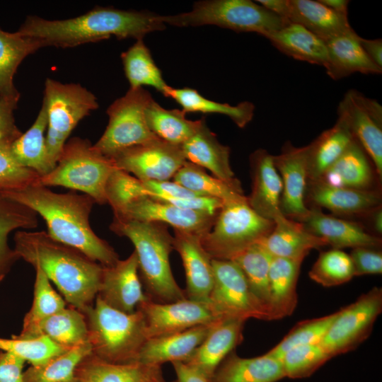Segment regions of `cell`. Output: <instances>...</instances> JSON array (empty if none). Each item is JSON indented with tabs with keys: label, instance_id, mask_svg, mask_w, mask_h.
<instances>
[{
	"label": "cell",
	"instance_id": "obj_11",
	"mask_svg": "<svg viewBox=\"0 0 382 382\" xmlns=\"http://www.w3.org/2000/svg\"><path fill=\"white\" fill-rule=\"evenodd\" d=\"M212 264L214 283L209 305L217 317L272 320L236 262L212 259Z\"/></svg>",
	"mask_w": 382,
	"mask_h": 382
},
{
	"label": "cell",
	"instance_id": "obj_10",
	"mask_svg": "<svg viewBox=\"0 0 382 382\" xmlns=\"http://www.w3.org/2000/svg\"><path fill=\"white\" fill-rule=\"evenodd\" d=\"M152 96L142 88H129L108 108V126L93 148L112 158L120 152L159 139L149 129L145 111Z\"/></svg>",
	"mask_w": 382,
	"mask_h": 382
},
{
	"label": "cell",
	"instance_id": "obj_54",
	"mask_svg": "<svg viewBox=\"0 0 382 382\" xmlns=\"http://www.w3.org/2000/svg\"><path fill=\"white\" fill-rule=\"evenodd\" d=\"M152 199H157L182 209L209 212L211 214H218L224 204V202L219 199L205 196H198L187 198Z\"/></svg>",
	"mask_w": 382,
	"mask_h": 382
},
{
	"label": "cell",
	"instance_id": "obj_42",
	"mask_svg": "<svg viewBox=\"0 0 382 382\" xmlns=\"http://www.w3.org/2000/svg\"><path fill=\"white\" fill-rule=\"evenodd\" d=\"M91 354V346L88 340L42 364L32 366L23 373V382H78L75 377L76 367Z\"/></svg>",
	"mask_w": 382,
	"mask_h": 382
},
{
	"label": "cell",
	"instance_id": "obj_28",
	"mask_svg": "<svg viewBox=\"0 0 382 382\" xmlns=\"http://www.w3.org/2000/svg\"><path fill=\"white\" fill-rule=\"evenodd\" d=\"M285 19L302 25L325 42L354 30L347 15L335 12L319 0H287Z\"/></svg>",
	"mask_w": 382,
	"mask_h": 382
},
{
	"label": "cell",
	"instance_id": "obj_5",
	"mask_svg": "<svg viewBox=\"0 0 382 382\" xmlns=\"http://www.w3.org/2000/svg\"><path fill=\"white\" fill-rule=\"evenodd\" d=\"M83 313L93 355L115 364L137 361L147 340L146 324L140 310L126 313L109 306L96 296L95 303Z\"/></svg>",
	"mask_w": 382,
	"mask_h": 382
},
{
	"label": "cell",
	"instance_id": "obj_26",
	"mask_svg": "<svg viewBox=\"0 0 382 382\" xmlns=\"http://www.w3.org/2000/svg\"><path fill=\"white\" fill-rule=\"evenodd\" d=\"M258 244L273 257L301 261L311 250L328 245L323 238L308 232L301 223L284 215L274 221L272 232Z\"/></svg>",
	"mask_w": 382,
	"mask_h": 382
},
{
	"label": "cell",
	"instance_id": "obj_55",
	"mask_svg": "<svg viewBox=\"0 0 382 382\" xmlns=\"http://www.w3.org/2000/svg\"><path fill=\"white\" fill-rule=\"evenodd\" d=\"M16 105L0 98V142L12 143L22 134L15 124L13 110Z\"/></svg>",
	"mask_w": 382,
	"mask_h": 382
},
{
	"label": "cell",
	"instance_id": "obj_32",
	"mask_svg": "<svg viewBox=\"0 0 382 382\" xmlns=\"http://www.w3.org/2000/svg\"><path fill=\"white\" fill-rule=\"evenodd\" d=\"M42 47L37 39L0 28V98L18 103L20 94L13 84L16 70L26 57Z\"/></svg>",
	"mask_w": 382,
	"mask_h": 382
},
{
	"label": "cell",
	"instance_id": "obj_47",
	"mask_svg": "<svg viewBox=\"0 0 382 382\" xmlns=\"http://www.w3.org/2000/svg\"><path fill=\"white\" fill-rule=\"evenodd\" d=\"M338 311L299 323L274 347L266 354L279 360L291 349L307 345L320 344Z\"/></svg>",
	"mask_w": 382,
	"mask_h": 382
},
{
	"label": "cell",
	"instance_id": "obj_6",
	"mask_svg": "<svg viewBox=\"0 0 382 382\" xmlns=\"http://www.w3.org/2000/svg\"><path fill=\"white\" fill-rule=\"evenodd\" d=\"M162 20L173 26L212 25L236 32L255 33L265 37L289 23L250 0L200 1L190 11L162 16Z\"/></svg>",
	"mask_w": 382,
	"mask_h": 382
},
{
	"label": "cell",
	"instance_id": "obj_23",
	"mask_svg": "<svg viewBox=\"0 0 382 382\" xmlns=\"http://www.w3.org/2000/svg\"><path fill=\"white\" fill-rule=\"evenodd\" d=\"M300 223L313 235L323 238L334 249L368 247L379 248L382 241L369 233L359 223L324 214L321 209L311 207Z\"/></svg>",
	"mask_w": 382,
	"mask_h": 382
},
{
	"label": "cell",
	"instance_id": "obj_56",
	"mask_svg": "<svg viewBox=\"0 0 382 382\" xmlns=\"http://www.w3.org/2000/svg\"><path fill=\"white\" fill-rule=\"evenodd\" d=\"M25 361L13 353L0 351V382H23Z\"/></svg>",
	"mask_w": 382,
	"mask_h": 382
},
{
	"label": "cell",
	"instance_id": "obj_16",
	"mask_svg": "<svg viewBox=\"0 0 382 382\" xmlns=\"http://www.w3.org/2000/svg\"><path fill=\"white\" fill-rule=\"evenodd\" d=\"M273 161L282 183L280 209L282 214L301 222L309 214L305 202L308 180L307 147H296L286 141Z\"/></svg>",
	"mask_w": 382,
	"mask_h": 382
},
{
	"label": "cell",
	"instance_id": "obj_17",
	"mask_svg": "<svg viewBox=\"0 0 382 382\" xmlns=\"http://www.w3.org/2000/svg\"><path fill=\"white\" fill-rule=\"evenodd\" d=\"M97 296L109 306L126 313L135 312L140 303L149 299L139 276L134 251L125 260H118L111 266H103Z\"/></svg>",
	"mask_w": 382,
	"mask_h": 382
},
{
	"label": "cell",
	"instance_id": "obj_14",
	"mask_svg": "<svg viewBox=\"0 0 382 382\" xmlns=\"http://www.w3.org/2000/svg\"><path fill=\"white\" fill-rule=\"evenodd\" d=\"M112 159L142 182L170 180L186 161L180 146L161 139L128 148Z\"/></svg>",
	"mask_w": 382,
	"mask_h": 382
},
{
	"label": "cell",
	"instance_id": "obj_50",
	"mask_svg": "<svg viewBox=\"0 0 382 382\" xmlns=\"http://www.w3.org/2000/svg\"><path fill=\"white\" fill-rule=\"evenodd\" d=\"M332 357L319 345H301L286 352L280 361L286 377L310 376Z\"/></svg>",
	"mask_w": 382,
	"mask_h": 382
},
{
	"label": "cell",
	"instance_id": "obj_52",
	"mask_svg": "<svg viewBox=\"0 0 382 382\" xmlns=\"http://www.w3.org/2000/svg\"><path fill=\"white\" fill-rule=\"evenodd\" d=\"M349 257L353 265L354 277L382 273V253L379 249L354 248H352Z\"/></svg>",
	"mask_w": 382,
	"mask_h": 382
},
{
	"label": "cell",
	"instance_id": "obj_61",
	"mask_svg": "<svg viewBox=\"0 0 382 382\" xmlns=\"http://www.w3.org/2000/svg\"><path fill=\"white\" fill-rule=\"evenodd\" d=\"M322 4L329 8L339 13L347 15L348 0H319Z\"/></svg>",
	"mask_w": 382,
	"mask_h": 382
},
{
	"label": "cell",
	"instance_id": "obj_4",
	"mask_svg": "<svg viewBox=\"0 0 382 382\" xmlns=\"http://www.w3.org/2000/svg\"><path fill=\"white\" fill-rule=\"evenodd\" d=\"M110 228L117 236L127 237L134 245L139 276L149 300L167 303L186 298L171 271L173 236L167 225L113 216Z\"/></svg>",
	"mask_w": 382,
	"mask_h": 382
},
{
	"label": "cell",
	"instance_id": "obj_39",
	"mask_svg": "<svg viewBox=\"0 0 382 382\" xmlns=\"http://www.w3.org/2000/svg\"><path fill=\"white\" fill-rule=\"evenodd\" d=\"M173 181L205 197L219 199L224 202L247 199L239 180L227 182L207 173L205 170L186 161L178 170Z\"/></svg>",
	"mask_w": 382,
	"mask_h": 382
},
{
	"label": "cell",
	"instance_id": "obj_60",
	"mask_svg": "<svg viewBox=\"0 0 382 382\" xmlns=\"http://www.w3.org/2000/svg\"><path fill=\"white\" fill-rule=\"evenodd\" d=\"M256 1L272 13L286 20L287 0H258Z\"/></svg>",
	"mask_w": 382,
	"mask_h": 382
},
{
	"label": "cell",
	"instance_id": "obj_46",
	"mask_svg": "<svg viewBox=\"0 0 382 382\" xmlns=\"http://www.w3.org/2000/svg\"><path fill=\"white\" fill-rule=\"evenodd\" d=\"M308 275L312 280L325 287L340 285L354 277L349 255L334 248L320 253Z\"/></svg>",
	"mask_w": 382,
	"mask_h": 382
},
{
	"label": "cell",
	"instance_id": "obj_7",
	"mask_svg": "<svg viewBox=\"0 0 382 382\" xmlns=\"http://www.w3.org/2000/svg\"><path fill=\"white\" fill-rule=\"evenodd\" d=\"M116 168L112 159L97 151L88 139L73 137L66 142L54 168L40 177L37 185L79 190L104 204L106 183Z\"/></svg>",
	"mask_w": 382,
	"mask_h": 382
},
{
	"label": "cell",
	"instance_id": "obj_33",
	"mask_svg": "<svg viewBox=\"0 0 382 382\" xmlns=\"http://www.w3.org/2000/svg\"><path fill=\"white\" fill-rule=\"evenodd\" d=\"M266 38L279 52L295 59L324 68L327 64L325 42L301 25L288 23Z\"/></svg>",
	"mask_w": 382,
	"mask_h": 382
},
{
	"label": "cell",
	"instance_id": "obj_57",
	"mask_svg": "<svg viewBox=\"0 0 382 382\" xmlns=\"http://www.w3.org/2000/svg\"><path fill=\"white\" fill-rule=\"evenodd\" d=\"M358 219L364 220L359 223L369 233L381 237L382 235V206L379 205L366 212Z\"/></svg>",
	"mask_w": 382,
	"mask_h": 382
},
{
	"label": "cell",
	"instance_id": "obj_9",
	"mask_svg": "<svg viewBox=\"0 0 382 382\" xmlns=\"http://www.w3.org/2000/svg\"><path fill=\"white\" fill-rule=\"evenodd\" d=\"M42 101L47 114V148L54 168L73 129L98 103L94 94L80 84L50 78L45 81Z\"/></svg>",
	"mask_w": 382,
	"mask_h": 382
},
{
	"label": "cell",
	"instance_id": "obj_20",
	"mask_svg": "<svg viewBox=\"0 0 382 382\" xmlns=\"http://www.w3.org/2000/svg\"><path fill=\"white\" fill-rule=\"evenodd\" d=\"M245 321L236 318H219L205 339L183 362L211 381L220 364L243 341Z\"/></svg>",
	"mask_w": 382,
	"mask_h": 382
},
{
	"label": "cell",
	"instance_id": "obj_44",
	"mask_svg": "<svg viewBox=\"0 0 382 382\" xmlns=\"http://www.w3.org/2000/svg\"><path fill=\"white\" fill-rule=\"evenodd\" d=\"M121 59L129 88L150 86L163 94L168 86L143 39L137 40L133 45L122 52Z\"/></svg>",
	"mask_w": 382,
	"mask_h": 382
},
{
	"label": "cell",
	"instance_id": "obj_2",
	"mask_svg": "<svg viewBox=\"0 0 382 382\" xmlns=\"http://www.w3.org/2000/svg\"><path fill=\"white\" fill-rule=\"evenodd\" d=\"M165 28L161 15L98 6L69 19L47 20L29 16L18 31L39 40L44 47L68 48L112 36L118 39H143L149 33Z\"/></svg>",
	"mask_w": 382,
	"mask_h": 382
},
{
	"label": "cell",
	"instance_id": "obj_34",
	"mask_svg": "<svg viewBox=\"0 0 382 382\" xmlns=\"http://www.w3.org/2000/svg\"><path fill=\"white\" fill-rule=\"evenodd\" d=\"M355 139L345 121L337 117L335 124L323 131L307 147L308 180H318Z\"/></svg>",
	"mask_w": 382,
	"mask_h": 382
},
{
	"label": "cell",
	"instance_id": "obj_31",
	"mask_svg": "<svg viewBox=\"0 0 382 382\" xmlns=\"http://www.w3.org/2000/svg\"><path fill=\"white\" fill-rule=\"evenodd\" d=\"M280 360L267 354L242 358L231 352L220 364L210 382H276L285 378Z\"/></svg>",
	"mask_w": 382,
	"mask_h": 382
},
{
	"label": "cell",
	"instance_id": "obj_19",
	"mask_svg": "<svg viewBox=\"0 0 382 382\" xmlns=\"http://www.w3.org/2000/svg\"><path fill=\"white\" fill-rule=\"evenodd\" d=\"M201 236L174 229L173 248L185 270L186 298L209 304L214 283L212 258L201 243Z\"/></svg>",
	"mask_w": 382,
	"mask_h": 382
},
{
	"label": "cell",
	"instance_id": "obj_63",
	"mask_svg": "<svg viewBox=\"0 0 382 382\" xmlns=\"http://www.w3.org/2000/svg\"><path fill=\"white\" fill-rule=\"evenodd\" d=\"M0 198H1V196H0Z\"/></svg>",
	"mask_w": 382,
	"mask_h": 382
},
{
	"label": "cell",
	"instance_id": "obj_12",
	"mask_svg": "<svg viewBox=\"0 0 382 382\" xmlns=\"http://www.w3.org/2000/svg\"><path fill=\"white\" fill-rule=\"evenodd\" d=\"M381 311L382 289L373 287L338 311L319 345L331 357L354 349L368 338Z\"/></svg>",
	"mask_w": 382,
	"mask_h": 382
},
{
	"label": "cell",
	"instance_id": "obj_40",
	"mask_svg": "<svg viewBox=\"0 0 382 382\" xmlns=\"http://www.w3.org/2000/svg\"><path fill=\"white\" fill-rule=\"evenodd\" d=\"M37 214L28 207L11 200L0 198V282L14 262L19 259L9 248L8 236L18 228L31 229L37 226Z\"/></svg>",
	"mask_w": 382,
	"mask_h": 382
},
{
	"label": "cell",
	"instance_id": "obj_48",
	"mask_svg": "<svg viewBox=\"0 0 382 382\" xmlns=\"http://www.w3.org/2000/svg\"><path fill=\"white\" fill-rule=\"evenodd\" d=\"M105 197L113 214L117 215L136 200L149 197V192L142 181L116 168L106 183Z\"/></svg>",
	"mask_w": 382,
	"mask_h": 382
},
{
	"label": "cell",
	"instance_id": "obj_58",
	"mask_svg": "<svg viewBox=\"0 0 382 382\" xmlns=\"http://www.w3.org/2000/svg\"><path fill=\"white\" fill-rule=\"evenodd\" d=\"M176 375L175 382H210L199 371L183 361L171 363Z\"/></svg>",
	"mask_w": 382,
	"mask_h": 382
},
{
	"label": "cell",
	"instance_id": "obj_41",
	"mask_svg": "<svg viewBox=\"0 0 382 382\" xmlns=\"http://www.w3.org/2000/svg\"><path fill=\"white\" fill-rule=\"evenodd\" d=\"M47 336L67 348L88 341V327L84 314L70 306L64 308L42 321L34 337Z\"/></svg>",
	"mask_w": 382,
	"mask_h": 382
},
{
	"label": "cell",
	"instance_id": "obj_30",
	"mask_svg": "<svg viewBox=\"0 0 382 382\" xmlns=\"http://www.w3.org/2000/svg\"><path fill=\"white\" fill-rule=\"evenodd\" d=\"M359 35L353 30L325 42L328 62L327 74L339 80L354 73L380 74L382 69L366 54L359 43Z\"/></svg>",
	"mask_w": 382,
	"mask_h": 382
},
{
	"label": "cell",
	"instance_id": "obj_21",
	"mask_svg": "<svg viewBox=\"0 0 382 382\" xmlns=\"http://www.w3.org/2000/svg\"><path fill=\"white\" fill-rule=\"evenodd\" d=\"M381 191H364L308 180L305 202L308 208H325L337 216L357 217L381 205Z\"/></svg>",
	"mask_w": 382,
	"mask_h": 382
},
{
	"label": "cell",
	"instance_id": "obj_59",
	"mask_svg": "<svg viewBox=\"0 0 382 382\" xmlns=\"http://www.w3.org/2000/svg\"><path fill=\"white\" fill-rule=\"evenodd\" d=\"M359 43L368 57L378 67L382 69V40L366 39L359 37Z\"/></svg>",
	"mask_w": 382,
	"mask_h": 382
},
{
	"label": "cell",
	"instance_id": "obj_25",
	"mask_svg": "<svg viewBox=\"0 0 382 382\" xmlns=\"http://www.w3.org/2000/svg\"><path fill=\"white\" fill-rule=\"evenodd\" d=\"M214 322L147 339L136 361L149 366H161L166 362L186 361L205 339Z\"/></svg>",
	"mask_w": 382,
	"mask_h": 382
},
{
	"label": "cell",
	"instance_id": "obj_8",
	"mask_svg": "<svg viewBox=\"0 0 382 382\" xmlns=\"http://www.w3.org/2000/svg\"><path fill=\"white\" fill-rule=\"evenodd\" d=\"M274 227V222L257 214L247 199L224 202L201 243L212 259L231 260L265 238Z\"/></svg>",
	"mask_w": 382,
	"mask_h": 382
},
{
	"label": "cell",
	"instance_id": "obj_38",
	"mask_svg": "<svg viewBox=\"0 0 382 382\" xmlns=\"http://www.w3.org/2000/svg\"><path fill=\"white\" fill-rule=\"evenodd\" d=\"M183 110H168L152 99L148 104L145 117L152 133L159 139L180 146L201 127L204 118L190 120Z\"/></svg>",
	"mask_w": 382,
	"mask_h": 382
},
{
	"label": "cell",
	"instance_id": "obj_29",
	"mask_svg": "<svg viewBox=\"0 0 382 382\" xmlns=\"http://www.w3.org/2000/svg\"><path fill=\"white\" fill-rule=\"evenodd\" d=\"M161 366L139 362L115 364L103 361L93 354L78 365V382H158L163 381Z\"/></svg>",
	"mask_w": 382,
	"mask_h": 382
},
{
	"label": "cell",
	"instance_id": "obj_62",
	"mask_svg": "<svg viewBox=\"0 0 382 382\" xmlns=\"http://www.w3.org/2000/svg\"><path fill=\"white\" fill-rule=\"evenodd\" d=\"M158 382H165V381L163 380V381H158Z\"/></svg>",
	"mask_w": 382,
	"mask_h": 382
},
{
	"label": "cell",
	"instance_id": "obj_24",
	"mask_svg": "<svg viewBox=\"0 0 382 382\" xmlns=\"http://www.w3.org/2000/svg\"><path fill=\"white\" fill-rule=\"evenodd\" d=\"M318 180L336 187L381 191V179L371 158L356 139Z\"/></svg>",
	"mask_w": 382,
	"mask_h": 382
},
{
	"label": "cell",
	"instance_id": "obj_53",
	"mask_svg": "<svg viewBox=\"0 0 382 382\" xmlns=\"http://www.w3.org/2000/svg\"><path fill=\"white\" fill-rule=\"evenodd\" d=\"M148 190L149 197L155 199L187 198L203 196L195 193L174 181L143 182Z\"/></svg>",
	"mask_w": 382,
	"mask_h": 382
},
{
	"label": "cell",
	"instance_id": "obj_51",
	"mask_svg": "<svg viewBox=\"0 0 382 382\" xmlns=\"http://www.w3.org/2000/svg\"><path fill=\"white\" fill-rule=\"evenodd\" d=\"M11 143L0 142V192L37 185L38 174L18 163L11 151Z\"/></svg>",
	"mask_w": 382,
	"mask_h": 382
},
{
	"label": "cell",
	"instance_id": "obj_45",
	"mask_svg": "<svg viewBox=\"0 0 382 382\" xmlns=\"http://www.w3.org/2000/svg\"><path fill=\"white\" fill-rule=\"evenodd\" d=\"M35 270L34 296L32 306L25 316L21 338H33L40 325L47 318L66 307V302L53 289L50 281L38 266Z\"/></svg>",
	"mask_w": 382,
	"mask_h": 382
},
{
	"label": "cell",
	"instance_id": "obj_15",
	"mask_svg": "<svg viewBox=\"0 0 382 382\" xmlns=\"http://www.w3.org/2000/svg\"><path fill=\"white\" fill-rule=\"evenodd\" d=\"M137 309L144 316L147 339L209 324L219 318L209 304L187 298L167 303L148 299Z\"/></svg>",
	"mask_w": 382,
	"mask_h": 382
},
{
	"label": "cell",
	"instance_id": "obj_18",
	"mask_svg": "<svg viewBox=\"0 0 382 382\" xmlns=\"http://www.w3.org/2000/svg\"><path fill=\"white\" fill-rule=\"evenodd\" d=\"M218 214L185 209L152 199L140 198L115 217L141 221H154L172 226L175 230L202 236L212 228Z\"/></svg>",
	"mask_w": 382,
	"mask_h": 382
},
{
	"label": "cell",
	"instance_id": "obj_35",
	"mask_svg": "<svg viewBox=\"0 0 382 382\" xmlns=\"http://www.w3.org/2000/svg\"><path fill=\"white\" fill-rule=\"evenodd\" d=\"M302 262L272 257L269 285L273 320L289 316L294 311L298 301L296 284Z\"/></svg>",
	"mask_w": 382,
	"mask_h": 382
},
{
	"label": "cell",
	"instance_id": "obj_37",
	"mask_svg": "<svg viewBox=\"0 0 382 382\" xmlns=\"http://www.w3.org/2000/svg\"><path fill=\"white\" fill-rule=\"evenodd\" d=\"M163 95L175 100L185 112L216 113L228 116L238 127L244 128L253 119L255 105L243 101L236 105L218 103L202 96L197 91L168 86Z\"/></svg>",
	"mask_w": 382,
	"mask_h": 382
},
{
	"label": "cell",
	"instance_id": "obj_43",
	"mask_svg": "<svg viewBox=\"0 0 382 382\" xmlns=\"http://www.w3.org/2000/svg\"><path fill=\"white\" fill-rule=\"evenodd\" d=\"M272 257L258 243L244 250L230 260L236 262L257 299L269 313L271 320V299L269 270Z\"/></svg>",
	"mask_w": 382,
	"mask_h": 382
},
{
	"label": "cell",
	"instance_id": "obj_3",
	"mask_svg": "<svg viewBox=\"0 0 382 382\" xmlns=\"http://www.w3.org/2000/svg\"><path fill=\"white\" fill-rule=\"evenodd\" d=\"M14 241L19 258L40 267L71 306L84 313L93 305L103 265L79 250L57 241L44 231H18Z\"/></svg>",
	"mask_w": 382,
	"mask_h": 382
},
{
	"label": "cell",
	"instance_id": "obj_13",
	"mask_svg": "<svg viewBox=\"0 0 382 382\" xmlns=\"http://www.w3.org/2000/svg\"><path fill=\"white\" fill-rule=\"evenodd\" d=\"M338 117L348 125L355 139L373 162L382 178V106L359 91L348 90L337 108Z\"/></svg>",
	"mask_w": 382,
	"mask_h": 382
},
{
	"label": "cell",
	"instance_id": "obj_27",
	"mask_svg": "<svg viewBox=\"0 0 382 382\" xmlns=\"http://www.w3.org/2000/svg\"><path fill=\"white\" fill-rule=\"evenodd\" d=\"M180 147L186 161L209 170L213 176L227 182L238 180L230 164V148L219 142L205 120Z\"/></svg>",
	"mask_w": 382,
	"mask_h": 382
},
{
	"label": "cell",
	"instance_id": "obj_49",
	"mask_svg": "<svg viewBox=\"0 0 382 382\" xmlns=\"http://www.w3.org/2000/svg\"><path fill=\"white\" fill-rule=\"evenodd\" d=\"M68 349L45 335L33 338H21L16 335L11 339L0 338V350L13 353L32 366L42 364Z\"/></svg>",
	"mask_w": 382,
	"mask_h": 382
},
{
	"label": "cell",
	"instance_id": "obj_1",
	"mask_svg": "<svg viewBox=\"0 0 382 382\" xmlns=\"http://www.w3.org/2000/svg\"><path fill=\"white\" fill-rule=\"evenodd\" d=\"M0 196L40 215L50 237L79 250L101 265L111 266L120 260L113 248L91 227L89 216L96 202L90 196L74 192L57 193L39 185L1 192Z\"/></svg>",
	"mask_w": 382,
	"mask_h": 382
},
{
	"label": "cell",
	"instance_id": "obj_22",
	"mask_svg": "<svg viewBox=\"0 0 382 382\" xmlns=\"http://www.w3.org/2000/svg\"><path fill=\"white\" fill-rule=\"evenodd\" d=\"M249 162L252 189L248 204L260 216L274 222L283 214L280 209L282 183L273 155L258 149L250 155Z\"/></svg>",
	"mask_w": 382,
	"mask_h": 382
},
{
	"label": "cell",
	"instance_id": "obj_36",
	"mask_svg": "<svg viewBox=\"0 0 382 382\" xmlns=\"http://www.w3.org/2000/svg\"><path fill=\"white\" fill-rule=\"evenodd\" d=\"M47 127L46 105L42 101L41 108L32 126L11 144V151L19 164L36 172L40 177L50 173L52 165L46 144L45 130Z\"/></svg>",
	"mask_w": 382,
	"mask_h": 382
}]
</instances>
